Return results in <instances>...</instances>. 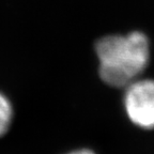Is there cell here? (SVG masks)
I'll list each match as a JSON object with an SVG mask.
<instances>
[{"label":"cell","mask_w":154,"mask_h":154,"mask_svg":"<svg viewBox=\"0 0 154 154\" xmlns=\"http://www.w3.org/2000/svg\"><path fill=\"white\" fill-rule=\"evenodd\" d=\"M99 74L106 85L125 88L143 73L150 61V42L143 32L111 34L96 42Z\"/></svg>","instance_id":"cell-1"},{"label":"cell","mask_w":154,"mask_h":154,"mask_svg":"<svg viewBox=\"0 0 154 154\" xmlns=\"http://www.w3.org/2000/svg\"><path fill=\"white\" fill-rule=\"evenodd\" d=\"M128 119L141 128H154V79L137 78L125 87L123 97Z\"/></svg>","instance_id":"cell-2"},{"label":"cell","mask_w":154,"mask_h":154,"mask_svg":"<svg viewBox=\"0 0 154 154\" xmlns=\"http://www.w3.org/2000/svg\"><path fill=\"white\" fill-rule=\"evenodd\" d=\"M13 119V107L10 100L0 92V137L9 130Z\"/></svg>","instance_id":"cell-3"},{"label":"cell","mask_w":154,"mask_h":154,"mask_svg":"<svg viewBox=\"0 0 154 154\" xmlns=\"http://www.w3.org/2000/svg\"><path fill=\"white\" fill-rule=\"evenodd\" d=\"M69 154H95L94 152L90 151V150H87V149H82V150H77V151L74 152H71Z\"/></svg>","instance_id":"cell-4"}]
</instances>
